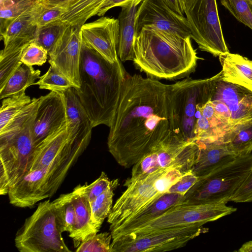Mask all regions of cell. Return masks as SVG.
Returning a JSON list of instances; mask_svg holds the SVG:
<instances>
[{
  "instance_id": "ba28073f",
  "label": "cell",
  "mask_w": 252,
  "mask_h": 252,
  "mask_svg": "<svg viewBox=\"0 0 252 252\" xmlns=\"http://www.w3.org/2000/svg\"><path fill=\"white\" fill-rule=\"evenodd\" d=\"M199 153L196 141L186 140L173 132L132 167L131 175L124 186L127 187L159 170L175 168L188 171L196 163Z\"/></svg>"
},
{
  "instance_id": "d4e9b609",
  "label": "cell",
  "mask_w": 252,
  "mask_h": 252,
  "mask_svg": "<svg viewBox=\"0 0 252 252\" xmlns=\"http://www.w3.org/2000/svg\"><path fill=\"white\" fill-rule=\"evenodd\" d=\"M105 0H73L65 7L61 21L68 25L82 26L91 17L97 15Z\"/></svg>"
},
{
  "instance_id": "4316f807",
  "label": "cell",
  "mask_w": 252,
  "mask_h": 252,
  "mask_svg": "<svg viewBox=\"0 0 252 252\" xmlns=\"http://www.w3.org/2000/svg\"><path fill=\"white\" fill-rule=\"evenodd\" d=\"M32 41L4 45L0 52V90L4 87L14 72L23 64L21 57L23 51Z\"/></svg>"
},
{
  "instance_id": "ab89813d",
  "label": "cell",
  "mask_w": 252,
  "mask_h": 252,
  "mask_svg": "<svg viewBox=\"0 0 252 252\" xmlns=\"http://www.w3.org/2000/svg\"><path fill=\"white\" fill-rule=\"evenodd\" d=\"M198 179L199 178L191 169L173 185L167 193H177L185 195L196 184Z\"/></svg>"
},
{
  "instance_id": "ac0fdd59",
  "label": "cell",
  "mask_w": 252,
  "mask_h": 252,
  "mask_svg": "<svg viewBox=\"0 0 252 252\" xmlns=\"http://www.w3.org/2000/svg\"><path fill=\"white\" fill-rule=\"evenodd\" d=\"M210 100H220L231 113L229 128L252 119V92L240 85L222 79L221 71L217 74Z\"/></svg>"
},
{
  "instance_id": "e575fe53",
  "label": "cell",
  "mask_w": 252,
  "mask_h": 252,
  "mask_svg": "<svg viewBox=\"0 0 252 252\" xmlns=\"http://www.w3.org/2000/svg\"><path fill=\"white\" fill-rule=\"evenodd\" d=\"M112 240L110 232L96 233L82 242L76 252H110Z\"/></svg>"
},
{
  "instance_id": "7dc6e473",
  "label": "cell",
  "mask_w": 252,
  "mask_h": 252,
  "mask_svg": "<svg viewBox=\"0 0 252 252\" xmlns=\"http://www.w3.org/2000/svg\"><path fill=\"white\" fill-rule=\"evenodd\" d=\"M193 0H179L181 7L185 14V12L188 10Z\"/></svg>"
},
{
  "instance_id": "8d00e7d4",
  "label": "cell",
  "mask_w": 252,
  "mask_h": 252,
  "mask_svg": "<svg viewBox=\"0 0 252 252\" xmlns=\"http://www.w3.org/2000/svg\"><path fill=\"white\" fill-rule=\"evenodd\" d=\"M65 11L64 7L47 6L37 2L33 7V13L37 28L60 20Z\"/></svg>"
},
{
  "instance_id": "4fadbf2b",
  "label": "cell",
  "mask_w": 252,
  "mask_h": 252,
  "mask_svg": "<svg viewBox=\"0 0 252 252\" xmlns=\"http://www.w3.org/2000/svg\"><path fill=\"white\" fill-rule=\"evenodd\" d=\"M208 231L199 225H189L158 231L119 245L111 252H163L180 248Z\"/></svg>"
},
{
  "instance_id": "83f0119b",
  "label": "cell",
  "mask_w": 252,
  "mask_h": 252,
  "mask_svg": "<svg viewBox=\"0 0 252 252\" xmlns=\"http://www.w3.org/2000/svg\"><path fill=\"white\" fill-rule=\"evenodd\" d=\"M37 0H0V33L2 35L10 24L31 9Z\"/></svg>"
},
{
  "instance_id": "836d02e7",
  "label": "cell",
  "mask_w": 252,
  "mask_h": 252,
  "mask_svg": "<svg viewBox=\"0 0 252 252\" xmlns=\"http://www.w3.org/2000/svg\"><path fill=\"white\" fill-rule=\"evenodd\" d=\"M221 4L252 30V2L249 0H220Z\"/></svg>"
},
{
  "instance_id": "7bdbcfd3",
  "label": "cell",
  "mask_w": 252,
  "mask_h": 252,
  "mask_svg": "<svg viewBox=\"0 0 252 252\" xmlns=\"http://www.w3.org/2000/svg\"><path fill=\"white\" fill-rule=\"evenodd\" d=\"M133 0H105L100 6L97 15L103 16L109 9L116 6L122 7Z\"/></svg>"
},
{
  "instance_id": "2e32d148",
  "label": "cell",
  "mask_w": 252,
  "mask_h": 252,
  "mask_svg": "<svg viewBox=\"0 0 252 252\" xmlns=\"http://www.w3.org/2000/svg\"><path fill=\"white\" fill-rule=\"evenodd\" d=\"M67 122L66 103L62 93L50 91L39 97L32 130L34 146Z\"/></svg>"
},
{
  "instance_id": "1f68e13d",
  "label": "cell",
  "mask_w": 252,
  "mask_h": 252,
  "mask_svg": "<svg viewBox=\"0 0 252 252\" xmlns=\"http://www.w3.org/2000/svg\"><path fill=\"white\" fill-rule=\"evenodd\" d=\"M117 185L109 188L91 203L92 220L99 229L110 213L112 208L114 190Z\"/></svg>"
},
{
  "instance_id": "bcb514c9",
  "label": "cell",
  "mask_w": 252,
  "mask_h": 252,
  "mask_svg": "<svg viewBox=\"0 0 252 252\" xmlns=\"http://www.w3.org/2000/svg\"><path fill=\"white\" fill-rule=\"evenodd\" d=\"M238 252H252V240L244 243L237 251Z\"/></svg>"
},
{
  "instance_id": "d6a6232c",
  "label": "cell",
  "mask_w": 252,
  "mask_h": 252,
  "mask_svg": "<svg viewBox=\"0 0 252 252\" xmlns=\"http://www.w3.org/2000/svg\"><path fill=\"white\" fill-rule=\"evenodd\" d=\"M67 25L61 20H58L37 28L34 40L44 47L49 54Z\"/></svg>"
},
{
  "instance_id": "7c38bea8",
  "label": "cell",
  "mask_w": 252,
  "mask_h": 252,
  "mask_svg": "<svg viewBox=\"0 0 252 252\" xmlns=\"http://www.w3.org/2000/svg\"><path fill=\"white\" fill-rule=\"evenodd\" d=\"M191 39L215 57L229 52L222 33L217 0H193L185 12Z\"/></svg>"
},
{
  "instance_id": "603a6c76",
  "label": "cell",
  "mask_w": 252,
  "mask_h": 252,
  "mask_svg": "<svg viewBox=\"0 0 252 252\" xmlns=\"http://www.w3.org/2000/svg\"><path fill=\"white\" fill-rule=\"evenodd\" d=\"M185 198V195L166 193L132 218L110 231L112 237L134 228L158 216L167 209Z\"/></svg>"
},
{
  "instance_id": "484cf974",
  "label": "cell",
  "mask_w": 252,
  "mask_h": 252,
  "mask_svg": "<svg viewBox=\"0 0 252 252\" xmlns=\"http://www.w3.org/2000/svg\"><path fill=\"white\" fill-rule=\"evenodd\" d=\"M41 71L32 66L25 64L20 65L11 75L4 87L0 90V99L25 92L27 88L34 85L39 79Z\"/></svg>"
},
{
  "instance_id": "e0dca14e",
  "label": "cell",
  "mask_w": 252,
  "mask_h": 252,
  "mask_svg": "<svg viewBox=\"0 0 252 252\" xmlns=\"http://www.w3.org/2000/svg\"><path fill=\"white\" fill-rule=\"evenodd\" d=\"M83 42L111 63L119 60L117 54L119 38L118 19L101 16L81 27Z\"/></svg>"
},
{
  "instance_id": "ee69618b",
  "label": "cell",
  "mask_w": 252,
  "mask_h": 252,
  "mask_svg": "<svg viewBox=\"0 0 252 252\" xmlns=\"http://www.w3.org/2000/svg\"><path fill=\"white\" fill-rule=\"evenodd\" d=\"M73 0H37V2L50 7L60 6L65 7Z\"/></svg>"
},
{
  "instance_id": "6da1fadb",
  "label": "cell",
  "mask_w": 252,
  "mask_h": 252,
  "mask_svg": "<svg viewBox=\"0 0 252 252\" xmlns=\"http://www.w3.org/2000/svg\"><path fill=\"white\" fill-rule=\"evenodd\" d=\"M109 127V153L132 167L174 132L171 84L127 73Z\"/></svg>"
},
{
  "instance_id": "277c9868",
  "label": "cell",
  "mask_w": 252,
  "mask_h": 252,
  "mask_svg": "<svg viewBox=\"0 0 252 252\" xmlns=\"http://www.w3.org/2000/svg\"><path fill=\"white\" fill-rule=\"evenodd\" d=\"M39 98L31 102L3 129L0 130V194L5 195L9 189L28 172L34 145L33 124Z\"/></svg>"
},
{
  "instance_id": "d6986e66",
  "label": "cell",
  "mask_w": 252,
  "mask_h": 252,
  "mask_svg": "<svg viewBox=\"0 0 252 252\" xmlns=\"http://www.w3.org/2000/svg\"><path fill=\"white\" fill-rule=\"evenodd\" d=\"M142 1L135 0L122 6L118 16L119 38L117 54L120 61H132L133 43L136 34L137 13Z\"/></svg>"
},
{
  "instance_id": "7402d4cb",
  "label": "cell",
  "mask_w": 252,
  "mask_h": 252,
  "mask_svg": "<svg viewBox=\"0 0 252 252\" xmlns=\"http://www.w3.org/2000/svg\"><path fill=\"white\" fill-rule=\"evenodd\" d=\"M70 195L75 210L77 224L74 232L69 237L72 239L74 247L77 248L82 242L97 233L99 229L92 221L91 204L87 197L76 188Z\"/></svg>"
},
{
  "instance_id": "4dcf8cb0",
  "label": "cell",
  "mask_w": 252,
  "mask_h": 252,
  "mask_svg": "<svg viewBox=\"0 0 252 252\" xmlns=\"http://www.w3.org/2000/svg\"><path fill=\"white\" fill-rule=\"evenodd\" d=\"M34 85H38L40 89L58 92H63L72 87L74 88V85L69 79L52 64H50L47 71Z\"/></svg>"
},
{
  "instance_id": "cb8c5ba5",
  "label": "cell",
  "mask_w": 252,
  "mask_h": 252,
  "mask_svg": "<svg viewBox=\"0 0 252 252\" xmlns=\"http://www.w3.org/2000/svg\"><path fill=\"white\" fill-rule=\"evenodd\" d=\"M225 145L237 156L252 152V119L239 123L229 128L218 141Z\"/></svg>"
},
{
  "instance_id": "8992f818",
  "label": "cell",
  "mask_w": 252,
  "mask_h": 252,
  "mask_svg": "<svg viewBox=\"0 0 252 252\" xmlns=\"http://www.w3.org/2000/svg\"><path fill=\"white\" fill-rule=\"evenodd\" d=\"M187 172L175 168L159 170L126 187L107 217L110 231L129 220L167 193Z\"/></svg>"
},
{
  "instance_id": "f6af8a7d",
  "label": "cell",
  "mask_w": 252,
  "mask_h": 252,
  "mask_svg": "<svg viewBox=\"0 0 252 252\" xmlns=\"http://www.w3.org/2000/svg\"><path fill=\"white\" fill-rule=\"evenodd\" d=\"M170 8L181 15L184 14L181 7L179 0H162Z\"/></svg>"
},
{
  "instance_id": "52a82bcc",
  "label": "cell",
  "mask_w": 252,
  "mask_h": 252,
  "mask_svg": "<svg viewBox=\"0 0 252 252\" xmlns=\"http://www.w3.org/2000/svg\"><path fill=\"white\" fill-rule=\"evenodd\" d=\"M63 224L52 202H40L18 230L15 245L21 252H70L63 237Z\"/></svg>"
},
{
  "instance_id": "9a60e30c",
  "label": "cell",
  "mask_w": 252,
  "mask_h": 252,
  "mask_svg": "<svg viewBox=\"0 0 252 252\" xmlns=\"http://www.w3.org/2000/svg\"><path fill=\"white\" fill-rule=\"evenodd\" d=\"M145 27L184 37L191 34L186 17L172 10L162 0H143L139 5L136 33Z\"/></svg>"
},
{
  "instance_id": "30bf717a",
  "label": "cell",
  "mask_w": 252,
  "mask_h": 252,
  "mask_svg": "<svg viewBox=\"0 0 252 252\" xmlns=\"http://www.w3.org/2000/svg\"><path fill=\"white\" fill-rule=\"evenodd\" d=\"M67 136V122L34 147L29 165L28 172L42 169L46 185L54 190L81 155L66 148Z\"/></svg>"
},
{
  "instance_id": "ffe728a7",
  "label": "cell",
  "mask_w": 252,
  "mask_h": 252,
  "mask_svg": "<svg viewBox=\"0 0 252 252\" xmlns=\"http://www.w3.org/2000/svg\"><path fill=\"white\" fill-rule=\"evenodd\" d=\"M196 142L199 146V153L192 170L198 178L209 174L238 157L219 141Z\"/></svg>"
},
{
  "instance_id": "b9f144b4",
  "label": "cell",
  "mask_w": 252,
  "mask_h": 252,
  "mask_svg": "<svg viewBox=\"0 0 252 252\" xmlns=\"http://www.w3.org/2000/svg\"><path fill=\"white\" fill-rule=\"evenodd\" d=\"M211 101L213 103L217 116L227 126L229 129L231 113L228 107L226 104L220 100H213Z\"/></svg>"
},
{
  "instance_id": "5bb4252c",
  "label": "cell",
  "mask_w": 252,
  "mask_h": 252,
  "mask_svg": "<svg viewBox=\"0 0 252 252\" xmlns=\"http://www.w3.org/2000/svg\"><path fill=\"white\" fill-rule=\"evenodd\" d=\"M81 27L67 25L48 54L49 63L56 66L72 83L80 87L79 68L82 40Z\"/></svg>"
},
{
  "instance_id": "7a4b0ae2",
  "label": "cell",
  "mask_w": 252,
  "mask_h": 252,
  "mask_svg": "<svg viewBox=\"0 0 252 252\" xmlns=\"http://www.w3.org/2000/svg\"><path fill=\"white\" fill-rule=\"evenodd\" d=\"M127 73L120 60L111 63L82 41L77 96L93 127H109Z\"/></svg>"
},
{
  "instance_id": "5b68a950",
  "label": "cell",
  "mask_w": 252,
  "mask_h": 252,
  "mask_svg": "<svg viewBox=\"0 0 252 252\" xmlns=\"http://www.w3.org/2000/svg\"><path fill=\"white\" fill-rule=\"evenodd\" d=\"M237 211L226 204H211L185 198L158 216L112 237L111 248L153 233L189 225L203 226Z\"/></svg>"
},
{
  "instance_id": "f35d334b",
  "label": "cell",
  "mask_w": 252,
  "mask_h": 252,
  "mask_svg": "<svg viewBox=\"0 0 252 252\" xmlns=\"http://www.w3.org/2000/svg\"><path fill=\"white\" fill-rule=\"evenodd\" d=\"M201 110L202 115L209 121L211 125L217 131L220 138L228 129L227 126L217 116L210 99L201 106Z\"/></svg>"
},
{
  "instance_id": "f1b7e54d",
  "label": "cell",
  "mask_w": 252,
  "mask_h": 252,
  "mask_svg": "<svg viewBox=\"0 0 252 252\" xmlns=\"http://www.w3.org/2000/svg\"><path fill=\"white\" fill-rule=\"evenodd\" d=\"M32 100L25 92L3 99L0 108V130L11 123Z\"/></svg>"
},
{
  "instance_id": "3957f363",
  "label": "cell",
  "mask_w": 252,
  "mask_h": 252,
  "mask_svg": "<svg viewBox=\"0 0 252 252\" xmlns=\"http://www.w3.org/2000/svg\"><path fill=\"white\" fill-rule=\"evenodd\" d=\"M133 52L135 67L157 79L188 77L195 71L198 60L190 36L184 37L147 27L136 33Z\"/></svg>"
},
{
  "instance_id": "d590c367",
  "label": "cell",
  "mask_w": 252,
  "mask_h": 252,
  "mask_svg": "<svg viewBox=\"0 0 252 252\" xmlns=\"http://www.w3.org/2000/svg\"><path fill=\"white\" fill-rule=\"evenodd\" d=\"M118 181H111L104 172L90 184L78 185L75 187L88 199L90 204L109 188L117 185Z\"/></svg>"
},
{
  "instance_id": "c3c4849f",
  "label": "cell",
  "mask_w": 252,
  "mask_h": 252,
  "mask_svg": "<svg viewBox=\"0 0 252 252\" xmlns=\"http://www.w3.org/2000/svg\"><path fill=\"white\" fill-rule=\"evenodd\" d=\"M251 2H252V0H249Z\"/></svg>"
},
{
  "instance_id": "74e56055",
  "label": "cell",
  "mask_w": 252,
  "mask_h": 252,
  "mask_svg": "<svg viewBox=\"0 0 252 252\" xmlns=\"http://www.w3.org/2000/svg\"><path fill=\"white\" fill-rule=\"evenodd\" d=\"M48 55V51L34 40L24 49L21 61L28 65L40 66L46 63Z\"/></svg>"
},
{
  "instance_id": "f546056e",
  "label": "cell",
  "mask_w": 252,
  "mask_h": 252,
  "mask_svg": "<svg viewBox=\"0 0 252 252\" xmlns=\"http://www.w3.org/2000/svg\"><path fill=\"white\" fill-rule=\"evenodd\" d=\"M52 202L63 224L65 231L69 233V236L71 235L75 230L77 221L70 192L61 194Z\"/></svg>"
},
{
  "instance_id": "44dd1931",
  "label": "cell",
  "mask_w": 252,
  "mask_h": 252,
  "mask_svg": "<svg viewBox=\"0 0 252 252\" xmlns=\"http://www.w3.org/2000/svg\"><path fill=\"white\" fill-rule=\"evenodd\" d=\"M222 79L252 92V61L230 52L219 57Z\"/></svg>"
},
{
  "instance_id": "60d3db41",
  "label": "cell",
  "mask_w": 252,
  "mask_h": 252,
  "mask_svg": "<svg viewBox=\"0 0 252 252\" xmlns=\"http://www.w3.org/2000/svg\"><path fill=\"white\" fill-rule=\"evenodd\" d=\"M231 201L236 203L252 202V167L247 177L232 196Z\"/></svg>"
},
{
  "instance_id": "8fae6325",
  "label": "cell",
  "mask_w": 252,
  "mask_h": 252,
  "mask_svg": "<svg viewBox=\"0 0 252 252\" xmlns=\"http://www.w3.org/2000/svg\"><path fill=\"white\" fill-rule=\"evenodd\" d=\"M216 78L217 74L203 79L188 77L171 84L174 132L186 140L195 141L197 106L210 99Z\"/></svg>"
},
{
  "instance_id": "9c48e42d",
  "label": "cell",
  "mask_w": 252,
  "mask_h": 252,
  "mask_svg": "<svg viewBox=\"0 0 252 252\" xmlns=\"http://www.w3.org/2000/svg\"><path fill=\"white\" fill-rule=\"evenodd\" d=\"M252 167V154L233 161L199 178L185 198L211 204H226L247 177Z\"/></svg>"
}]
</instances>
